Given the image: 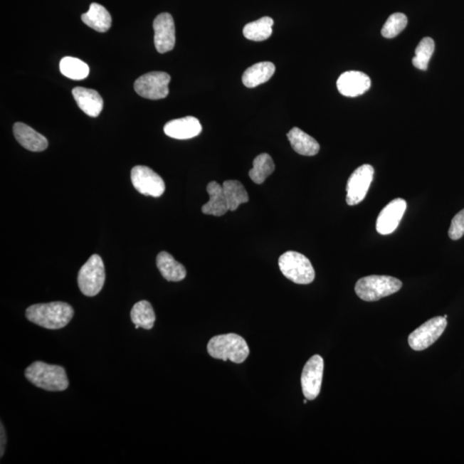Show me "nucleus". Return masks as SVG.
Masks as SVG:
<instances>
[{
	"mask_svg": "<svg viewBox=\"0 0 464 464\" xmlns=\"http://www.w3.org/2000/svg\"><path fill=\"white\" fill-rule=\"evenodd\" d=\"M223 194L227 201L228 209L234 212L240 205L250 200L248 192L241 182L236 180H228L222 184Z\"/></svg>",
	"mask_w": 464,
	"mask_h": 464,
	"instance_id": "obj_23",
	"label": "nucleus"
},
{
	"mask_svg": "<svg viewBox=\"0 0 464 464\" xmlns=\"http://www.w3.org/2000/svg\"><path fill=\"white\" fill-rule=\"evenodd\" d=\"M28 321L47 329H60L71 322L74 310L71 305L64 302H52L37 304L26 310Z\"/></svg>",
	"mask_w": 464,
	"mask_h": 464,
	"instance_id": "obj_1",
	"label": "nucleus"
},
{
	"mask_svg": "<svg viewBox=\"0 0 464 464\" xmlns=\"http://www.w3.org/2000/svg\"><path fill=\"white\" fill-rule=\"evenodd\" d=\"M403 283L396 278L386 275H370L358 280L355 292L367 302H374L399 291Z\"/></svg>",
	"mask_w": 464,
	"mask_h": 464,
	"instance_id": "obj_4",
	"label": "nucleus"
},
{
	"mask_svg": "<svg viewBox=\"0 0 464 464\" xmlns=\"http://www.w3.org/2000/svg\"><path fill=\"white\" fill-rule=\"evenodd\" d=\"M131 180L137 191L144 196L159 197L164 193V180L151 168L142 165L132 168Z\"/></svg>",
	"mask_w": 464,
	"mask_h": 464,
	"instance_id": "obj_10",
	"label": "nucleus"
},
{
	"mask_svg": "<svg viewBox=\"0 0 464 464\" xmlns=\"http://www.w3.org/2000/svg\"><path fill=\"white\" fill-rule=\"evenodd\" d=\"M26 379L37 388L48 391H63L69 386L68 375L63 367L36 362L26 368Z\"/></svg>",
	"mask_w": 464,
	"mask_h": 464,
	"instance_id": "obj_2",
	"label": "nucleus"
},
{
	"mask_svg": "<svg viewBox=\"0 0 464 464\" xmlns=\"http://www.w3.org/2000/svg\"><path fill=\"white\" fill-rule=\"evenodd\" d=\"M304 404H307V399H306V400L304 401Z\"/></svg>",
	"mask_w": 464,
	"mask_h": 464,
	"instance_id": "obj_32",
	"label": "nucleus"
},
{
	"mask_svg": "<svg viewBox=\"0 0 464 464\" xmlns=\"http://www.w3.org/2000/svg\"><path fill=\"white\" fill-rule=\"evenodd\" d=\"M209 194V201L202 206V213L213 216H223L228 209L227 201L223 194V186L217 181H211L206 187Z\"/></svg>",
	"mask_w": 464,
	"mask_h": 464,
	"instance_id": "obj_18",
	"label": "nucleus"
},
{
	"mask_svg": "<svg viewBox=\"0 0 464 464\" xmlns=\"http://www.w3.org/2000/svg\"><path fill=\"white\" fill-rule=\"evenodd\" d=\"M464 235V209L460 211L451 221L449 229V237L453 240H458Z\"/></svg>",
	"mask_w": 464,
	"mask_h": 464,
	"instance_id": "obj_30",
	"label": "nucleus"
},
{
	"mask_svg": "<svg viewBox=\"0 0 464 464\" xmlns=\"http://www.w3.org/2000/svg\"><path fill=\"white\" fill-rule=\"evenodd\" d=\"M371 78L366 73L348 71L342 74L337 80L339 93L348 97H359L371 88Z\"/></svg>",
	"mask_w": 464,
	"mask_h": 464,
	"instance_id": "obj_14",
	"label": "nucleus"
},
{
	"mask_svg": "<svg viewBox=\"0 0 464 464\" xmlns=\"http://www.w3.org/2000/svg\"><path fill=\"white\" fill-rule=\"evenodd\" d=\"M14 134L18 142L23 147L31 152H43L48 147V139L26 124L16 122L14 126Z\"/></svg>",
	"mask_w": 464,
	"mask_h": 464,
	"instance_id": "obj_16",
	"label": "nucleus"
},
{
	"mask_svg": "<svg viewBox=\"0 0 464 464\" xmlns=\"http://www.w3.org/2000/svg\"><path fill=\"white\" fill-rule=\"evenodd\" d=\"M154 44L157 52L172 51L176 44V28L172 16L167 12L157 16L153 22Z\"/></svg>",
	"mask_w": 464,
	"mask_h": 464,
	"instance_id": "obj_12",
	"label": "nucleus"
},
{
	"mask_svg": "<svg viewBox=\"0 0 464 464\" xmlns=\"http://www.w3.org/2000/svg\"><path fill=\"white\" fill-rule=\"evenodd\" d=\"M288 138L293 150L303 156L317 155L320 146L312 136L302 131L300 128L293 127L288 134Z\"/></svg>",
	"mask_w": 464,
	"mask_h": 464,
	"instance_id": "obj_21",
	"label": "nucleus"
},
{
	"mask_svg": "<svg viewBox=\"0 0 464 464\" xmlns=\"http://www.w3.org/2000/svg\"><path fill=\"white\" fill-rule=\"evenodd\" d=\"M81 19L87 26L101 33L109 31L112 24L110 12L97 3L91 4L89 11L81 16Z\"/></svg>",
	"mask_w": 464,
	"mask_h": 464,
	"instance_id": "obj_22",
	"label": "nucleus"
},
{
	"mask_svg": "<svg viewBox=\"0 0 464 464\" xmlns=\"http://www.w3.org/2000/svg\"><path fill=\"white\" fill-rule=\"evenodd\" d=\"M132 322L139 328L152 329L156 321L154 310L148 301L142 300L135 304L131 310Z\"/></svg>",
	"mask_w": 464,
	"mask_h": 464,
	"instance_id": "obj_26",
	"label": "nucleus"
},
{
	"mask_svg": "<svg viewBox=\"0 0 464 464\" xmlns=\"http://www.w3.org/2000/svg\"><path fill=\"white\" fill-rule=\"evenodd\" d=\"M275 72V65L272 62H259L248 68L243 75V85L248 88H255L256 86L264 84L273 76Z\"/></svg>",
	"mask_w": 464,
	"mask_h": 464,
	"instance_id": "obj_20",
	"label": "nucleus"
},
{
	"mask_svg": "<svg viewBox=\"0 0 464 464\" xmlns=\"http://www.w3.org/2000/svg\"><path fill=\"white\" fill-rule=\"evenodd\" d=\"M447 326L446 318L436 317L426 322L410 334L408 344L414 351H422L432 346L441 337Z\"/></svg>",
	"mask_w": 464,
	"mask_h": 464,
	"instance_id": "obj_8",
	"label": "nucleus"
},
{
	"mask_svg": "<svg viewBox=\"0 0 464 464\" xmlns=\"http://www.w3.org/2000/svg\"><path fill=\"white\" fill-rule=\"evenodd\" d=\"M275 165L270 155L263 153L253 162V168L248 172L251 179L256 184H263L267 178L275 172Z\"/></svg>",
	"mask_w": 464,
	"mask_h": 464,
	"instance_id": "obj_25",
	"label": "nucleus"
},
{
	"mask_svg": "<svg viewBox=\"0 0 464 464\" xmlns=\"http://www.w3.org/2000/svg\"><path fill=\"white\" fill-rule=\"evenodd\" d=\"M273 20L269 16L254 21L243 28L246 38L254 41H263L269 38L273 33Z\"/></svg>",
	"mask_w": 464,
	"mask_h": 464,
	"instance_id": "obj_24",
	"label": "nucleus"
},
{
	"mask_svg": "<svg viewBox=\"0 0 464 464\" xmlns=\"http://www.w3.org/2000/svg\"><path fill=\"white\" fill-rule=\"evenodd\" d=\"M374 176V169L370 164H364L355 169L347 181L346 200L348 205H357L366 198Z\"/></svg>",
	"mask_w": 464,
	"mask_h": 464,
	"instance_id": "obj_9",
	"label": "nucleus"
},
{
	"mask_svg": "<svg viewBox=\"0 0 464 464\" xmlns=\"http://www.w3.org/2000/svg\"><path fill=\"white\" fill-rule=\"evenodd\" d=\"M171 76L164 72H151L144 74L135 83L137 94L150 100H159L169 95Z\"/></svg>",
	"mask_w": 464,
	"mask_h": 464,
	"instance_id": "obj_7",
	"label": "nucleus"
},
{
	"mask_svg": "<svg viewBox=\"0 0 464 464\" xmlns=\"http://www.w3.org/2000/svg\"><path fill=\"white\" fill-rule=\"evenodd\" d=\"M407 209L404 199L396 198L381 211L376 219V229L381 235L391 234L399 227Z\"/></svg>",
	"mask_w": 464,
	"mask_h": 464,
	"instance_id": "obj_13",
	"label": "nucleus"
},
{
	"mask_svg": "<svg viewBox=\"0 0 464 464\" xmlns=\"http://www.w3.org/2000/svg\"><path fill=\"white\" fill-rule=\"evenodd\" d=\"M279 267L283 275L296 284H310L316 276L310 260L296 251L284 253L279 259Z\"/></svg>",
	"mask_w": 464,
	"mask_h": 464,
	"instance_id": "obj_5",
	"label": "nucleus"
},
{
	"mask_svg": "<svg viewBox=\"0 0 464 464\" xmlns=\"http://www.w3.org/2000/svg\"><path fill=\"white\" fill-rule=\"evenodd\" d=\"M434 41L430 37H425L418 44L416 49V56L413 58V65L421 71H426L428 68L429 61L434 52Z\"/></svg>",
	"mask_w": 464,
	"mask_h": 464,
	"instance_id": "obj_28",
	"label": "nucleus"
},
{
	"mask_svg": "<svg viewBox=\"0 0 464 464\" xmlns=\"http://www.w3.org/2000/svg\"><path fill=\"white\" fill-rule=\"evenodd\" d=\"M157 267L164 279L172 283H179L187 275L184 265L178 263L168 252L162 251L157 255Z\"/></svg>",
	"mask_w": 464,
	"mask_h": 464,
	"instance_id": "obj_19",
	"label": "nucleus"
},
{
	"mask_svg": "<svg viewBox=\"0 0 464 464\" xmlns=\"http://www.w3.org/2000/svg\"><path fill=\"white\" fill-rule=\"evenodd\" d=\"M407 24L408 19L406 15L400 14V12L399 14H394L389 16L381 33H382V36L385 38H394V37L399 36L407 27Z\"/></svg>",
	"mask_w": 464,
	"mask_h": 464,
	"instance_id": "obj_29",
	"label": "nucleus"
},
{
	"mask_svg": "<svg viewBox=\"0 0 464 464\" xmlns=\"http://www.w3.org/2000/svg\"><path fill=\"white\" fill-rule=\"evenodd\" d=\"M165 135L176 139H189L201 134L202 127L199 120L193 116L172 120L164 127Z\"/></svg>",
	"mask_w": 464,
	"mask_h": 464,
	"instance_id": "obj_15",
	"label": "nucleus"
},
{
	"mask_svg": "<svg viewBox=\"0 0 464 464\" xmlns=\"http://www.w3.org/2000/svg\"><path fill=\"white\" fill-rule=\"evenodd\" d=\"M207 352L213 359L242 364L250 355V347L240 335L226 334L211 339L207 344Z\"/></svg>",
	"mask_w": 464,
	"mask_h": 464,
	"instance_id": "obj_3",
	"label": "nucleus"
},
{
	"mask_svg": "<svg viewBox=\"0 0 464 464\" xmlns=\"http://www.w3.org/2000/svg\"><path fill=\"white\" fill-rule=\"evenodd\" d=\"M73 96L78 107L87 115L97 117L103 107V100L97 90L76 87L73 90Z\"/></svg>",
	"mask_w": 464,
	"mask_h": 464,
	"instance_id": "obj_17",
	"label": "nucleus"
},
{
	"mask_svg": "<svg viewBox=\"0 0 464 464\" xmlns=\"http://www.w3.org/2000/svg\"><path fill=\"white\" fill-rule=\"evenodd\" d=\"M60 69L64 76L73 80H83L89 75L88 65L78 58L64 57L60 60Z\"/></svg>",
	"mask_w": 464,
	"mask_h": 464,
	"instance_id": "obj_27",
	"label": "nucleus"
},
{
	"mask_svg": "<svg viewBox=\"0 0 464 464\" xmlns=\"http://www.w3.org/2000/svg\"><path fill=\"white\" fill-rule=\"evenodd\" d=\"M6 441V430L5 428H4V425L1 423V445H0V449H1V451H0V457L1 458L3 457L4 453H5Z\"/></svg>",
	"mask_w": 464,
	"mask_h": 464,
	"instance_id": "obj_31",
	"label": "nucleus"
},
{
	"mask_svg": "<svg viewBox=\"0 0 464 464\" xmlns=\"http://www.w3.org/2000/svg\"><path fill=\"white\" fill-rule=\"evenodd\" d=\"M325 362L320 355H314L303 369L301 376L302 391L305 399L315 400L321 391Z\"/></svg>",
	"mask_w": 464,
	"mask_h": 464,
	"instance_id": "obj_11",
	"label": "nucleus"
},
{
	"mask_svg": "<svg viewBox=\"0 0 464 464\" xmlns=\"http://www.w3.org/2000/svg\"><path fill=\"white\" fill-rule=\"evenodd\" d=\"M105 268L102 258L98 255H91L78 272V288L87 297L97 296L105 285Z\"/></svg>",
	"mask_w": 464,
	"mask_h": 464,
	"instance_id": "obj_6",
	"label": "nucleus"
}]
</instances>
